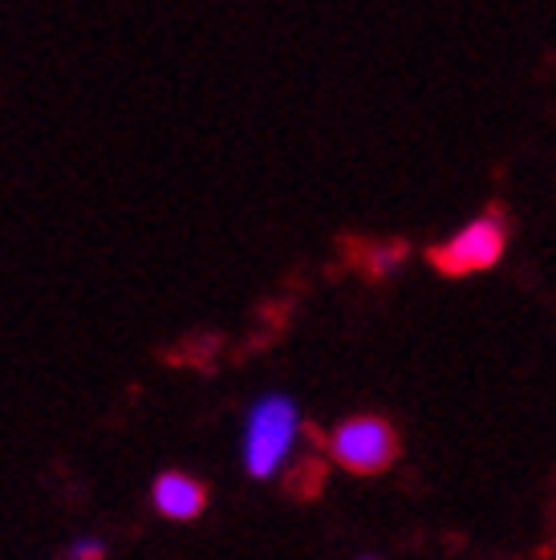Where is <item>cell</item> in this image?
<instances>
[{
    "label": "cell",
    "instance_id": "1",
    "mask_svg": "<svg viewBox=\"0 0 556 560\" xmlns=\"http://www.w3.org/2000/svg\"><path fill=\"white\" fill-rule=\"evenodd\" d=\"M292 439H297V407L289 398H265L256 402L244 427V467L256 479L273 476L280 459L289 455Z\"/></svg>",
    "mask_w": 556,
    "mask_h": 560
},
{
    "label": "cell",
    "instance_id": "6",
    "mask_svg": "<svg viewBox=\"0 0 556 560\" xmlns=\"http://www.w3.org/2000/svg\"><path fill=\"white\" fill-rule=\"evenodd\" d=\"M362 560H374V557H362Z\"/></svg>",
    "mask_w": 556,
    "mask_h": 560
},
{
    "label": "cell",
    "instance_id": "4",
    "mask_svg": "<svg viewBox=\"0 0 556 560\" xmlns=\"http://www.w3.org/2000/svg\"><path fill=\"white\" fill-rule=\"evenodd\" d=\"M154 504L171 520H192V516H199V508H204V488H199L192 476L171 471V476H163L154 483Z\"/></svg>",
    "mask_w": 556,
    "mask_h": 560
},
{
    "label": "cell",
    "instance_id": "3",
    "mask_svg": "<svg viewBox=\"0 0 556 560\" xmlns=\"http://www.w3.org/2000/svg\"><path fill=\"white\" fill-rule=\"evenodd\" d=\"M334 455L349 471H382L394 459V434L382 419H349L334 434Z\"/></svg>",
    "mask_w": 556,
    "mask_h": 560
},
{
    "label": "cell",
    "instance_id": "2",
    "mask_svg": "<svg viewBox=\"0 0 556 560\" xmlns=\"http://www.w3.org/2000/svg\"><path fill=\"white\" fill-rule=\"evenodd\" d=\"M503 253V224L500 220H475L467 224L455 240H447L443 248L435 253V265L451 272V277H463V272H479V268H491Z\"/></svg>",
    "mask_w": 556,
    "mask_h": 560
},
{
    "label": "cell",
    "instance_id": "5",
    "mask_svg": "<svg viewBox=\"0 0 556 560\" xmlns=\"http://www.w3.org/2000/svg\"><path fill=\"white\" fill-rule=\"evenodd\" d=\"M70 557L73 560H102L106 557V548H102V540H82V545H73Z\"/></svg>",
    "mask_w": 556,
    "mask_h": 560
}]
</instances>
